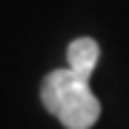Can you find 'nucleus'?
Returning a JSON list of instances; mask_svg holds the SVG:
<instances>
[{
	"label": "nucleus",
	"mask_w": 129,
	"mask_h": 129,
	"mask_svg": "<svg viewBox=\"0 0 129 129\" xmlns=\"http://www.w3.org/2000/svg\"><path fill=\"white\" fill-rule=\"evenodd\" d=\"M67 62H70L72 72H77V75L89 80L97 62H99V45H97V40H92V37H77L75 42H70Z\"/></svg>",
	"instance_id": "f03ea898"
},
{
	"label": "nucleus",
	"mask_w": 129,
	"mask_h": 129,
	"mask_svg": "<svg viewBox=\"0 0 129 129\" xmlns=\"http://www.w3.org/2000/svg\"><path fill=\"white\" fill-rule=\"evenodd\" d=\"M40 99L50 114L60 119L64 129H89L97 124L102 104L89 89V80L77 72L52 70L42 80Z\"/></svg>",
	"instance_id": "f257e3e1"
}]
</instances>
